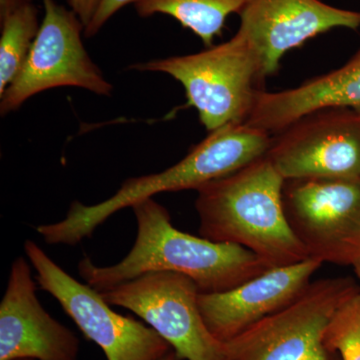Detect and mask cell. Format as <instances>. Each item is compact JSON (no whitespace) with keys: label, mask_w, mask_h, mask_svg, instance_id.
Returning <instances> with one entry per match:
<instances>
[{"label":"cell","mask_w":360,"mask_h":360,"mask_svg":"<svg viewBox=\"0 0 360 360\" xmlns=\"http://www.w3.org/2000/svg\"><path fill=\"white\" fill-rule=\"evenodd\" d=\"M131 208L137 236L129 255L110 266H98L89 257L78 264L80 277L94 290H110L150 272L169 271L193 279L200 293L224 292L270 269L245 248L175 229L167 208L153 198Z\"/></svg>","instance_id":"6da1fadb"},{"label":"cell","mask_w":360,"mask_h":360,"mask_svg":"<svg viewBox=\"0 0 360 360\" xmlns=\"http://www.w3.org/2000/svg\"><path fill=\"white\" fill-rule=\"evenodd\" d=\"M283 184L264 155L201 186L195 200L201 238L245 248L270 269L307 259L284 214Z\"/></svg>","instance_id":"7a4b0ae2"},{"label":"cell","mask_w":360,"mask_h":360,"mask_svg":"<svg viewBox=\"0 0 360 360\" xmlns=\"http://www.w3.org/2000/svg\"><path fill=\"white\" fill-rule=\"evenodd\" d=\"M272 134L248 123H229L213 130L186 158L155 174L130 177L108 200L94 205L71 203L63 220L49 226L56 245H77L90 238L111 215L156 194L194 189L233 174L266 155Z\"/></svg>","instance_id":"3957f363"},{"label":"cell","mask_w":360,"mask_h":360,"mask_svg":"<svg viewBox=\"0 0 360 360\" xmlns=\"http://www.w3.org/2000/svg\"><path fill=\"white\" fill-rule=\"evenodd\" d=\"M129 70L167 73L179 82L187 104L198 110L210 132L229 123H245L264 80L257 54L239 32L198 53L137 63Z\"/></svg>","instance_id":"277c9868"},{"label":"cell","mask_w":360,"mask_h":360,"mask_svg":"<svg viewBox=\"0 0 360 360\" xmlns=\"http://www.w3.org/2000/svg\"><path fill=\"white\" fill-rule=\"evenodd\" d=\"M359 291L350 276L311 281L295 302L225 342L226 360H336L326 347V330Z\"/></svg>","instance_id":"5b68a950"},{"label":"cell","mask_w":360,"mask_h":360,"mask_svg":"<svg viewBox=\"0 0 360 360\" xmlns=\"http://www.w3.org/2000/svg\"><path fill=\"white\" fill-rule=\"evenodd\" d=\"M283 205L309 258L354 269L360 265L359 180H284Z\"/></svg>","instance_id":"8992f818"},{"label":"cell","mask_w":360,"mask_h":360,"mask_svg":"<svg viewBox=\"0 0 360 360\" xmlns=\"http://www.w3.org/2000/svg\"><path fill=\"white\" fill-rule=\"evenodd\" d=\"M41 1L44 18L30 56L0 96L2 115L18 110L33 96L58 87H79L101 96L112 94V84L85 49L82 20L56 0Z\"/></svg>","instance_id":"52a82bcc"},{"label":"cell","mask_w":360,"mask_h":360,"mask_svg":"<svg viewBox=\"0 0 360 360\" xmlns=\"http://www.w3.org/2000/svg\"><path fill=\"white\" fill-rule=\"evenodd\" d=\"M99 292L110 307L139 315L180 360H226L225 343L205 326L198 307L200 290L188 276L150 272Z\"/></svg>","instance_id":"ba28073f"},{"label":"cell","mask_w":360,"mask_h":360,"mask_svg":"<svg viewBox=\"0 0 360 360\" xmlns=\"http://www.w3.org/2000/svg\"><path fill=\"white\" fill-rule=\"evenodd\" d=\"M25 251L40 288L58 300L108 360H158L170 352L169 343L155 329L116 314L98 290L73 278L34 241L26 240Z\"/></svg>","instance_id":"9c48e42d"},{"label":"cell","mask_w":360,"mask_h":360,"mask_svg":"<svg viewBox=\"0 0 360 360\" xmlns=\"http://www.w3.org/2000/svg\"><path fill=\"white\" fill-rule=\"evenodd\" d=\"M284 180L360 181V110H315L272 136L266 153Z\"/></svg>","instance_id":"30bf717a"},{"label":"cell","mask_w":360,"mask_h":360,"mask_svg":"<svg viewBox=\"0 0 360 360\" xmlns=\"http://www.w3.org/2000/svg\"><path fill=\"white\" fill-rule=\"evenodd\" d=\"M240 15V33L257 54L264 79L276 75L281 58L307 40L335 30L360 27V11L321 0H248Z\"/></svg>","instance_id":"8fae6325"},{"label":"cell","mask_w":360,"mask_h":360,"mask_svg":"<svg viewBox=\"0 0 360 360\" xmlns=\"http://www.w3.org/2000/svg\"><path fill=\"white\" fill-rule=\"evenodd\" d=\"M79 340L42 307L23 257L11 264L0 303V360H77Z\"/></svg>","instance_id":"7c38bea8"},{"label":"cell","mask_w":360,"mask_h":360,"mask_svg":"<svg viewBox=\"0 0 360 360\" xmlns=\"http://www.w3.org/2000/svg\"><path fill=\"white\" fill-rule=\"evenodd\" d=\"M307 258L298 264L274 267L231 290L200 293L198 307L215 338L227 342L253 324L295 302L322 266Z\"/></svg>","instance_id":"4fadbf2b"},{"label":"cell","mask_w":360,"mask_h":360,"mask_svg":"<svg viewBox=\"0 0 360 360\" xmlns=\"http://www.w3.org/2000/svg\"><path fill=\"white\" fill-rule=\"evenodd\" d=\"M350 108L360 110V47L345 65L278 92L260 90L246 123L274 135L315 110Z\"/></svg>","instance_id":"5bb4252c"},{"label":"cell","mask_w":360,"mask_h":360,"mask_svg":"<svg viewBox=\"0 0 360 360\" xmlns=\"http://www.w3.org/2000/svg\"><path fill=\"white\" fill-rule=\"evenodd\" d=\"M248 0H136L135 11L141 18L155 14L172 16L184 28L198 35L206 49L224 30L231 14L243 13Z\"/></svg>","instance_id":"9a60e30c"},{"label":"cell","mask_w":360,"mask_h":360,"mask_svg":"<svg viewBox=\"0 0 360 360\" xmlns=\"http://www.w3.org/2000/svg\"><path fill=\"white\" fill-rule=\"evenodd\" d=\"M40 25L39 8L33 4L16 9L0 20V96L25 65Z\"/></svg>","instance_id":"2e32d148"},{"label":"cell","mask_w":360,"mask_h":360,"mask_svg":"<svg viewBox=\"0 0 360 360\" xmlns=\"http://www.w3.org/2000/svg\"><path fill=\"white\" fill-rule=\"evenodd\" d=\"M326 345L342 360H360V291L338 310L326 333Z\"/></svg>","instance_id":"e0dca14e"},{"label":"cell","mask_w":360,"mask_h":360,"mask_svg":"<svg viewBox=\"0 0 360 360\" xmlns=\"http://www.w3.org/2000/svg\"><path fill=\"white\" fill-rule=\"evenodd\" d=\"M135 1L136 0H101L94 18L85 27L84 37L89 39L96 35L115 13L129 4H134Z\"/></svg>","instance_id":"ac0fdd59"},{"label":"cell","mask_w":360,"mask_h":360,"mask_svg":"<svg viewBox=\"0 0 360 360\" xmlns=\"http://www.w3.org/2000/svg\"><path fill=\"white\" fill-rule=\"evenodd\" d=\"M71 11L84 23V30L94 18L101 0H68Z\"/></svg>","instance_id":"d6986e66"},{"label":"cell","mask_w":360,"mask_h":360,"mask_svg":"<svg viewBox=\"0 0 360 360\" xmlns=\"http://www.w3.org/2000/svg\"><path fill=\"white\" fill-rule=\"evenodd\" d=\"M32 4V0H0V20H4L20 7Z\"/></svg>","instance_id":"ffe728a7"},{"label":"cell","mask_w":360,"mask_h":360,"mask_svg":"<svg viewBox=\"0 0 360 360\" xmlns=\"http://www.w3.org/2000/svg\"><path fill=\"white\" fill-rule=\"evenodd\" d=\"M158 360H180L179 357L177 356L176 354L174 352H172L170 350L168 354H165V356L161 357V359Z\"/></svg>","instance_id":"44dd1931"},{"label":"cell","mask_w":360,"mask_h":360,"mask_svg":"<svg viewBox=\"0 0 360 360\" xmlns=\"http://www.w3.org/2000/svg\"><path fill=\"white\" fill-rule=\"evenodd\" d=\"M354 271L355 274H356L357 277H359V279L360 281V265L359 266L354 267Z\"/></svg>","instance_id":"7402d4cb"},{"label":"cell","mask_w":360,"mask_h":360,"mask_svg":"<svg viewBox=\"0 0 360 360\" xmlns=\"http://www.w3.org/2000/svg\"><path fill=\"white\" fill-rule=\"evenodd\" d=\"M18 360H32V359H18Z\"/></svg>","instance_id":"603a6c76"}]
</instances>
